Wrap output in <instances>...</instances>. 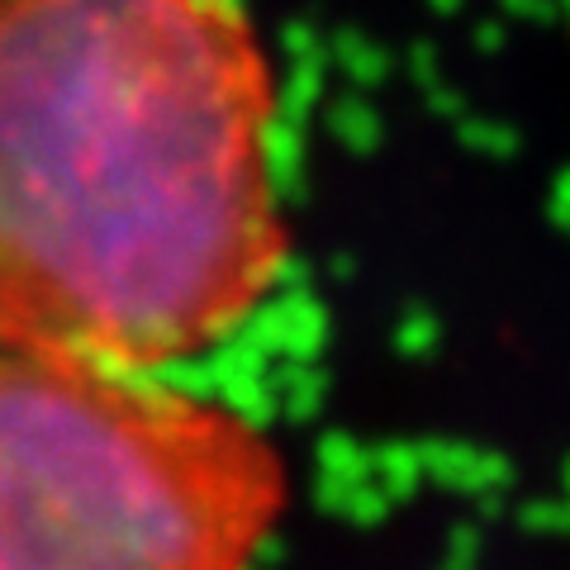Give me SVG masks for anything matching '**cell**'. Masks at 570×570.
I'll list each match as a JSON object with an SVG mask.
<instances>
[{"label": "cell", "instance_id": "1", "mask_svg": "<svg viewBox=\"0 0 570 570\" xmlns=\"http://www.w3.org/2000/svg\"><path fill=\"white\" fill-rule=\"evenodd\" d=\"M276 77L238 0H0V347L190 362L285 266Z\"/></svg>", "mask_w": 570, "mask_h": 570}, {"label": "cell", "instance_id": "2", "mask_svg": "<svg viewBox=\"0 0 570 570\" xmlns=\"http://www.w3.org/2000/svg\"><path fill=\"white\" fill-rule=\"evenodd\" d=\"M285 504L238 409L0 347V570H257Z\"/></svg>", "mask_w": 570, "mask_h": 570}]
</instances>
